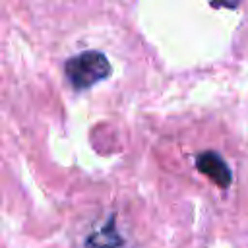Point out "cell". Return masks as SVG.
<instances>
[{
  "mask_svg": "<svg viewBox=\"0 0 248 248\" xmlns=\"http://www.w3.org/2000/svg\"><path fill=\"white\" fill-rule=\"evenodd\" d=\"M112 68L107 60V56L99 50H83L64 64V76L70 81V85L76 91H83L93 87L95 83L107 79L110 76Z\"/></svg>",
  "mask_w": 248,
  "mask_h": 248,
  "instance_id": "6da1fadb",
  "label": "cell"
},
{
  "mask_svg": "<svg viewBox=\"0 0 248 248\" xmlns=\"http://www.w3.org/2000/svg\"><path fill=\"white\" fill-rule=\"evenodd\" d=\"M196 167H198V170L202 174L211 178L221 188H227L232 182L231 169H229L227 161L217 151H202V153H198L196 155Z\"/></svg>",
  "mask_w": 248,
  "mask_h": 248,
  "instance_id": "7a4b0ae2",
  "label": "cell"
},
{
  "mask_svg": "<svg viewBox=\"0 0 248 248\" xmlns=\"http://www.w3.org/2000/svg\"><path fill=\"white\" fill-rule=\"evenodd\" d=\"M124 244V238L116 232V227H114V217L110 215L101 229H97L95 232H91L85 240V246L87 248H118Z\"/></svg>",
  "mask_w": 248,
  "mask_h": 248,
  "instance_id": "3957f363",
  "label": "cell"
}]
</instances>
